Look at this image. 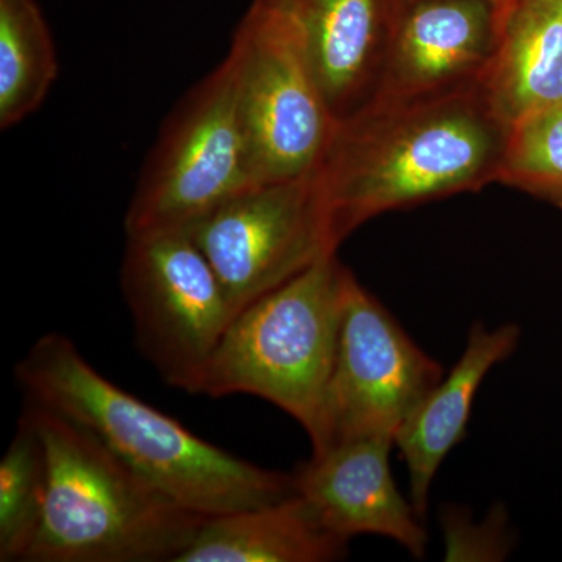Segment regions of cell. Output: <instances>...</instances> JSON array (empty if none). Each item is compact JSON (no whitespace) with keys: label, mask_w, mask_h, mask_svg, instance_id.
<instances>
[{"label":"cell","mask_w":562,"mask_h":562,"mask_svg":"<svg viewBox=\"0 0 562 562\" xmlns=\"http://www.w3.org/2000/svg\"><path fill=\"white\" fill-rule=\"evenodd\" d=\"M509 125L479 83L369 101L338 121L316 177L341 244L366 222L497 183Z\"/></svg>","instance_id":"6da1fadb"},{"label":"cell","mask_w":562,"mask_h":562,"mask_svg":"<svg viewBox=\"0 0 562 562\" xmlns=\"http://www.w3.org/2000/svg\"><path fill=\"white\" fill-rule=\"evenodd\" d=\"M27 401L90 430L144 479L199 516L258 508L294 494L292 473L269 471L199 438L179 420L116 386L61 333L18 362Z\"/></svg>","instance_id":"7a4b0ae2"},{"label":"cell","mask_w":562,"mask_h":562,"mask_svg":"<svg viewBox=\"0 0 562 562\" xmlns=\"http://www.w3.org/2000/svg\"><path fill=\"white\" fill-rule=\"evenodd\" d=\"M47 457L24 562H176L206 517L183 508L80 424L27 401Z\"/></svg>","instance_id":"3957f363"},{"label":"cell","mask_w":562,"mask_h":562,"mask_svg":"<svg viewBox=\"0 0 562 562\" xmlns=\"http://www.w3.org/2000/svg\"><path fill=\"white\" fill-rule=\"evenodd\" d=\"M349 269L336 255L250 303L203 373L199 394H246L290 414L319 446Z\"/></svg>","instance_id":"277c9868"},{"label":"cell","mask_w":562,"mask_h":562,"mask_svg":"<svg viewBox=\"0 0 562 562\" xmlns=\"http://www.w3.org/2000/svg\"><path fill=\"white\" fill-rule=\"evenodd\" d=\"M257 187L239 113L231 57L177 106L162 127L133 194L125 232L190 228Z\"/></svg>","instance_id":"5b68a950"},{"label":"cell","mask_w":562,"mask_h":562,"mask_svg":"<svg viewBox=\"0 0 562 562\" xmlns=\"http://www.w3.org/2000/svg\"><path fill=\"white\" fill-rule=\"evenodd\" d=\"M121 288L144 357L169 386L198 395L233 313L190 228L128 236Z\"/></svg>","instance_id":"8992f818"},{"label":"cell","mask_w":562,"mask_h":562,"mask_svg":"<svg viewBox=\"0 0 562 562\" xmlns=\"http://www.w3.org/2000/svg\"><path fill=\"white\" fill-rule=\"evenodd\" d=\"M228 57L255 184L316 176L338 120L290 29L265 0H255Z\"/></svg>","instance_id":"52a82bcc"},{"label":"cell","mask_w":562,"mask_h":562,"mask_svg":"<svg viewBox=\"0 0 562 562\" xmlns=\"http://www.w3.org/2000/svg\"><path fill=\"white\" fill-rule=\"evenodd\" d=\"M190 232L224 284L233 319L339 247L316 176L251 187Z\"/></svg>","instance_id":"ba28073f"},{"label":"cell","mask_w":562,"mask_h":562,"mask_svg":"<svg viewBox=\"0 0 562 562\" xmlns=\"http://www.w3.org/2000/svg\"><path fill=\"white\" fill-rule=\"evenodd\" d=\"M443 373L442 366L413 341L386 306L350 272L322 438L313 453L353 439L395 441Z\"/></svg>","instance_id":"9c48e42d"},{"label":"cell","mask_w":562,"mask_h":562,"mask_svg":"<svg viewBox=\"0 0 562 562\" xmlns=\"http://www.w3.org/2000/svg\"><path fill=\"white\" fill-rule=\"evenodd\" d=\"M497 38L495 0L405 3L392 22L382 76L369 101L427 98L479 83Z\"/></svg>","instance_id":"30bf717a"},{"label":"cell","mask_w":562,"mask_h":562,"mask_svg":"<svg viewBox=\"0 0 562 562\" xmlns=\"http://www.w3.org/2000/svg\"><path fill=\"white\" fill-rule=\"evenodd\" d=\"M394 441L353 439L313 453L292 473L294 492L322 527L344 542L355 536H380L414 558L427 553L428 535L412 501L391 472Z\"/></svg>","instance_id":"8fae6325"},{"label":"cell","mask_w":562,"mask_h":562,"mask_svg":"<svg viewBox=\"0 0 562 562\" xmlns=\"http://www.w3.org/2000/svg\"><path fill=\"white\" fill-rule=\"evenodd\" d=\"M290 29L336 120L379 85L395 0H265Z\"/></svg>","instance_id":"7c38bea8"},{"label":"cell","mask_w":562,"mask_h":562,"mask_svg":"<svg viewBox=\"0 0 562 562\" xmlns=\"http://www.w3.org/2000/svg\"><path fill=\"white\" fill-rule=\"evenodd\" d=\"M522 330L514 322L487 327L475 322L460 360L414 409L395 436L409 475V501L420 517L430 503L436 475L468 432L473 403L492 369L513 357Z\"/></svg>","instance_id":"4fadbf2b"},{"label":"cell","mask_w":562,"mask_h":562,"mask_svg":"<svg viewBox=\"0 0 562 562\" xmlns=\"http://www.w3.org/2000/svg\"><path fill=\"white\" fill-rule=\"evenodd\" d=\"M482 87L509 128L562 106V0H514Z\"/></svg>","instance_id":"5bb4252c"},{"label":"cell","mask_w":562,"mask_h":562,"mask_svg":"<svg viewBox=\"0 0 562 562\" xmlns=\"http://www.w3.org/2000/svg\"><path fill=\"white\" fill-rule=\"evenodd\" d=\"M347 547L294 492L271 505L210 517L176 562H330L346 558Z\"/></svg>","instance_id":"9a60e30c"},{"label":"cell","mask_w":562,"mask_h":562,"mask_svg":"<svg viewBox=\"0 0 562 562\" xmlns=\"http://www.w3.org/2000/svg\"><path fill=\"white\" fill-rule=\"evenodd\" d=\"M54 41L35 0H0V127L33 113L57 79Z\"/></svg>","instance_id":"2e32d148"},{"label":"cell","mask_w":562,"mask_h":562,"mask_svg":"<svg viewBox=\"0 0 562 562\" xmlns=\"http://www.w3.org/2000/svg\"><path fill=\"white\" fill-rule=\"evenodd\" d=\"M46 491V449L24 408L0 461V561L24 562L40 528Z\"/></svg>","instance_id":"e0dca14e"},{"label":"cell","mask_w":562,"mask_h":562,"mask_svg":"<svg viewBox=\"0 0 562 562\" xmlns=\"http://www.w3.org/2000/svg\"><path fill=\"white\" fill-rule=\"evenodd\" d=\"M497 183L562 210V106L512 127Z\"/></svg>","instance_id":"ac0fdd59"},{"label":"cell","mask_w":562,"mask_h":562,"mask_svg":"<svg viewBox=\"0 0 562 562\" xmlns=\"http://www.w3.org/2000/svg\"><path fill=\"white\" fill-rule=\"evenodd\" d=\"M443 560L502 561L512 552L513 539L505 509L497 506L482 522L465 509L443 508Z\"/></svg>","instance_id":"d6986e66"},{"label":"cell","mask_w":562,"mask_h":562,"mask_svg":"<svg viewBox=\"0 0 562 562\" xmlns=\"http://www.w3.org/2000/svg\"><path fill=\"white\" fill-rule=\"evenodd\" d=\"M514 3V0H498L497 2V9L498 13H506L509 9H512V5Z\"/></svg>","instance_id":"ffe728a7"},{"label":"cell","mask_w":562,"mask_h":562,"mask_svg":"<svg viewBox=\"0 0 562 562\" xmlns=\"http://www.w3.org/2000/svg\"><path fill=\"white\" fill-rule=\"evenodd\" d=\"M414 2V0H395V3H397V10L398 7L405 5V3ZM498 0H495V3H497Z\"/></svg>","instance_id":"44dd1931"}]
</instances>
